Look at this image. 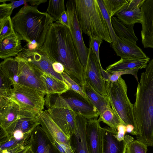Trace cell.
I'll use <instances>...</instances> for the list:
<instances>
[{
  "label": "cell",
  "instance_id": "5b68a950",
  "mask_svg": "<svg viewBox=\"0 0 153 153\" xmlns=\"http://www.w3.org/2000/svg\"><path fill=\"white\" fill-rule=\"evenodd\" d=\"M105 82L106 97L111 108L125 126L131 125L134 129L133 105L127 96L125 80L120 76L115 82Z\"/></svg>",
  "mask_w": 153,
  "mask_h": 153
},
{
  "label": "cell",
  "instance_id": "7bdbcfd3",
  "mask_svg": "<svg viewBox=\"0 0 153 153\" xmlns=\"http://www.w3.org/2000/svg\"><path fill=\"white\" fill-rule=\"evenodd\" d=\"M60 23L70 29L68 16L66 11H65L62 14L59 21Z\"/></svg>",
  "mask_w": 153,
  "mask_h": 153
},
{
  "label": "cell",
  "instance_id": "d6986e66",
  "mask_svg": "<svg viewBox=\"0 0 153 153\" xmlns=\"http://www.w3.org/2000/svg\"><path fill=\"white\" fill-rule=\"evenodd\" d=\"M30 145L33 153H60L39 125L31 133Z\"/></svg>",
  "mask_w": 153,
  "mask_h": 153
},
{
  "label": "cell",
  "instance_id": "4fadbf2b",
  "mask_svg": "<svg viewBox=\"0 0 153 153\" xmlns=\"http://www.w3.org/2000/svg\"><path fill=\"white\" fill-rule=\"evenodd\" d=\"M36 115L40 125L51 142L56 141L71 147L70 138L67 136L54 122L47 110H42Z\"/></svg>",
  "mask_w": 153,
  "mask_h": 153
},
{
  "label": "cell",
  "instance_id": "4dcf8cb0",
  "mask_svg": "<svg viewBox=\"0 0 153 153\" xmlns=\"http://www.w3.org/2000/svg\"><path fill=\"white\" fill-rule=\"evenodd\" d=\"M111 17L115 15L128 2V0H103Z\"/></svg>",
  "mask_w": 153,
  "mask_h": 153
},
{
  "label": "cell",
  "instance_id": "52a82bcc",
  "mask_svg": "<svg viewBox=\"0 0 153 153\" xmlns=\"http://www.w3.org/2000/svg\"><path fill=\"white\" fill-rule=\"evenodd\" d=\"M45 95L33 88L14 84L9 99L16 102L21 109L36 115L44 108Z\"/></svg>",
  "mask_w": 153,
  "mask_h": 153
},
{
  "label": "cell",
  "instance_id": "8992f818",
  "mask_svg": "<svg viewBox=\"0 0 153 153\" xmlns=\"http://www.w3.org/2000/svg\"><path fill=\"white\" fill-rule=\"evenodd\" d=\"M45 99L50 116L64 133L70 138L76 128L78 114L60 95L46 94Z\"/></svg>",
  "mask_w": 153,
  "mask_h": 153
},
{
  "label": "cell",
  "instance_id": "603a6c76",
  "mask_svg": "<svg viewBox=\"0 0 153 153\" xmlns=\"http://www.w3.org/2000/svg\"><path fill=\"white\" fill-rule=\"evenodd\" d=\"M20 37L16 33L0 41V58L6 59L17 55L23 50Z\"/></svg>",
  "mask_w": 153,
  "mask_h": 153
},
{
  "label": "cell",
  "instance_id": "f6af8a7d",
  "mask_svg": "<svg viewBox=\"0 0 153 153\" xmlns=\"http://www.w3.org/2000/svg\"><path fill=\"white\" fill-rule=\"evenodd\" d=\"M10 1L12 3L13 5L14 8H17L22 5L25 4L27 2H28V0H20L19 1H13V0H1V2H5L6 1Z\"/></svg>",
  "mask_w": 153,
  "mask_h": 153
},
{
  "label": "cell",
  "instance_id": "9c48e42d",
  "mask_svg": "<svg viewBox=\"0 0 153 153\" xmlns=\"http://www.w3.org/2000/svg\"><path fill=\"white\" fill-rule=\"evenodd\" d=\"M18 63L19 83L37 90L45 95L47 90L40 77L42 71L34 64L24 59L15 57Z\"/></svg>",
  "mask_w": 153,
  "mask_h": 153
},
{
  "label": "cell",
  "instance_id": "ac0fdd59",
  "mask_svg": "<svg viewBox=\"0 0 153 153\" xmlns=\"http://www.w3.org/2000/svg\"><path fill=\"white\" fill-rule=\"evenodd\" d=\"M146 0H128V3L115 15L116 17L127 25L141 23L142 21L141 7Z\"/></svg>",
  "mask_w": 153,
  "mask_h": 153
},
{
  "label": "cell",
  "instance_id": "4316f807",
  "mask_svg": "<svg viewBox=\"0 0 153 153\" xmlns=\"http://www.w3.org/2000/svg\"><path fill=\"white\" fill-rule=\"evenodd\" d=\"M40 77L46 88L47 94H56L60 95L69 89L64 81L42 71Z\"/></svg>",
  "mask_w": 153,
  "mask_h": 153
},
{
  "label": "cell",
  "instance_id": "e0dca14e",
  "mask_svg": "<svg viewBox=\"0 0 153 153\" xmlns=\"http://www.w3.org/2000/svg\"><path fill=\"white\" fill-rule=\"evenodd\" d=\"M140 8L142 43L144 48H153V0H146Z\"/></svg>",
  "mask_w": 153,
  "mask_h": 153
},
{
  "label": "cell",
  "instance_id": "f35d334b",
  "mask_svg": "<svg viewBox=\"0 0 153 153\" xmlns=\"http://www.w3.org/2000/svg\"><path fill=\"white\" fill-rule=\"evenodd\" d=\"M14 9L12 3L3 2L0 5V21L10 16Z\"/></svg>",
  "mask_w": 153,
  "mask_h": 153
},
{
  "label": "cell",
  "instance_id": "bcb514c9",
  "mask_svg": "<svg viewBox=\"0 0 153 153\" xmlns=\"http://www.w3.org/2000/svg\"><path fill=\"white\" fill-rule=\"evenodd\" d=\"M47 1L46 0H29L28 2L31 5V6H33L34 5H38L42 3L45 2Z\"/></svg>",
  "mask_w": 153,
  "mask_h": 153
},
{
  "label": "cell",
  "instance_id": "7402d4cb",
  "mask_svg": "<svg viewBox=\"0 0 153 153\" xmlns=\"http://www.w3.org/2000/svg\"><path fill=\"white\" fill-rule=\"evenodd\" d=\"M111 47L121 59H139L148 57L136 44L123 40L118 36Z\"/></svg>",
  "mask_w": 153,
  "mask_h": 153
},
{
  "label": "cell",
  "instance_id": "e575fe53",
  "mask_svg": "<svg viewBox=\"0 0 153 153\" xmlns=\"http://www.w3.org/2000/svg\"><path fill=\"white\" fill-rule=\"evenodd\" d=\"M148 146L142 141L134 140L127 144L126 153H147Z\"/></svg>",
  "mask_w": 153,
  "mask_h": 153
},
{
  "label": "cell",
  "instance_id": "484cf974",
  "mask_svg": "<svg viewBox=\"0 0 153 153\" xmlns=\"http://www.w3.org/2000/svg\"><path fill=\"white\" fill-rule=\"evenodd\" d=\"M111 21L114 31L120 39L136 44L138 39L134 31V24L127 25L114 16L111 17Z\"/></svg>",
  "mask_w": 153,
  "mask_h": 153
},
{
  "label": "cell",
  "instance_id": "8fae6325",
  "mask_svg": "<svg viewBox=\"0 0 153 153\" xmlns=\"http://www.w3.org/2000/svg\"><path fill=\"white\" fill-rule=\"evenodd\" d=\"M60 95L74 111L87 120L97 118L99 116L96 108L89 100L79 93L69 89Z\"/></svg>",
  "mask_w": 153,
  "mask_h": 153
},
{
  "label": "cell",
  "instance_id": "ee69618b",
  "mask_svg": "<svg viewBox=\"0 0 153 153\" xmlns=\"http://www.w3.org/2000/svg\"><path fill=\"white\" fill-rule=\"evenodd\" d=\"M52 66L53 70L57 73L62 74L65 72L64 66L59 62H53Z\"/></svg>",
  "mask_w": 153,
  "mask_h": 153
},
{
  "label": "cell",
  "instance_id": "ab89813d",
  "mask_svg": "<svg viewBox=\"0 0 153 153\" xmlns=\"http://www.w3.org/2000/svg\"><path fill=\"white\" fill-rule=\"evenodd\" d=\"M60 153H75L71 147L56 141L51 142Z\"/></svg>",
  "mask_w": 153,
  "mask_h": 153
},
{
  "label": "cell",
  "instance_id": "ba28073f",
  "mask_svg": "<svg viewBox=\"0 0 153 153\" xmlns=\"http://www.w3.org/2000/svg\"><path fill=\"white\" fill-rule=\"evenodd\" d=\"M70 30L79 60L85 71L89 53V48L84 43L82 32L77 18L75 0H69L66 3Z\"/></svg>",
  "mask_w": 153,
  "mask_h": 153
},
{
  "label": "cell",
  "instance_id": "9a60e30c",
  "mask_svg": "<svg viewBox=\"0 0 153 153\" xmlns=\"http://www.w3.org/2000/svg\"><path fill=\"white\" fill-rule=\"evenodd\" d=\"M97 118L87 120L86 137L89 153H103L104 128Z\"/></svg>",
  "mask_w": 153,
  "mask_h": 153
},
{
  "label": "cell",
  "instance_id": "6da1fadb",
  "mask_svg": "<svg viewBox=\"0 0 153 153\" xmlns=\"http://www.w3.org/2000/svg\"><path fill=\"white\" fill-rule=\"evenodd\" d=\"M39 50L51 62L62 64L65 72L82 88L86 82L85 70L69 28L59 21L53 23Z\"/></svg>",
  "mask_w": 153,
  "mask_h": 153
},
{
  "label": "cell",
  "instance_id": "2e32d148",
  "mask_svg": "<svg viewBox=\"0 0 153 153\" xmlns=\"http://www.w3.org/2000/svg\"><path fill=\"white\" fill-rule=\"evenodd\" d=\"M30 112L21 109L13 101L0 97L1 129H6L19 118Z\"/></svg>",
  "mask_w": 153,
  "mask_h": 153
},
{
  "label": "cell",
  "instance_id": "7a4b0ae2",
  "mask_svg": "<svg viewBox=\"0 0 153 153\" xmlns=\"http://www.w3.org/2000/svg\"><path fill=\"white\" fill-rule=\"evenodd\" d=\"M141 74L133 105L137 140L153 147V59Z\"/></svg>",
  "mask_w": 153,
  "mask_h": 153
},
{
  "label": "cell",
  "instance_id": "74e56055",
  "mask_svg": "<svg viewBox=\"0 0 153 153\" xmlns=\"http://www.w3.org/2000/svg\"><path fill=\"white\" fill-rule=\"evenodd\" d=\"M89 47H90L93 52L96 55L97 58L101 63L99 54V49L103 41L98 36H93L90 38Z\"/></svg>",
  "mask_w": 153,
  "mask_h": 153
},
{
  "label": "cell",
  "instance_id": "cb8c5ba5",
  "mask_svg": "<svg viewBox=\"0 0 153 153\" xmlns=\"http://www.w3.org/2000/svg\"><path fill=\"white\" fill-rule=\"evenodd\" d=\"M149 60V57L139 59L121 58L118 61L107 67L105 70L110 73L134 69H141L146 68Z\"/></svg>",
  "mask_w": 153,
  "mask_h": 153
},
{
  "label": "cell",
  "instance_id": "7dc6e473",
  "mask_svg": "<svg viewBox=\"0 0 153 153\" xmlns=\"http://www.w3.org/2000/svg\"><path fill=\"white\" fill-rule=\"evenodd\" d=\"M126 132L130 133L131 134L133 135L134 127L131 125H127L126 126Z\"/></svg>",
  "mask_w": 153,
  "mask_h": 153
},
{
  "label": "cell",
  "instance_id": "d590c367",
  "mask_svg": "<svg viewBox=\"0 0 153 153\" xmlns=\"http://www.w3.org/2000/svg\"><path fill=\"white\" fill-rule=\"evenodd\" d=\"M62 75L63 77L64 81L68 85L70 89L79 93L84 98L88 99L82 88L80 85L72 79L65 72L62 74Z\"/></svg>",
  "mask_w": 153,
  "mask_h": 153
},
{
  "label": "cell",
  "instance_id": "30bf717a",
  "mask_svg": "<svg viewBox=\"0 0 153 153\" xmlns=\"http://www.w3.org/2000/svg\"><path fill=\"white\" fill-rule=\"evenodd\" d=\"M86 69L85 71L86 81L96 91L107 98L105 82L102 76L101 63L89 47Z\"/></svg>",
  "mask_w": 153,
  "mask_h": 153
},
{
  "label": "cell",
  "instance_id": "d4e9b609",
  "mask_svg": "<svg viewBox=\"0 0 153 153\" xmlns=\"http://www.w3.org/2000/svg\"><path fill=\"white\" fill-rule=\"evenodd\" d=\"M82 88L88 99L96 108L99 116L107 108L111 107L108 99L96 91L86 81Z\"/></svg>",
  "mask_w": 153,
  "mask_h": 153
},
{
  "label": "cell",
  "instance_id": "d6a6232c",
  "mask_svg": "<svg viewBox=\"0 0 153 153\" xmlns=\"http://www.w3.org/2000/svg\"><path fill=\"white\" fill-rule=\"evenodd\" d=\"M13 87L10 80L0 72V97L9 99Z\"/></svg>",
  "mask_w": 153,
  "mask_h": 153
},
{
  "label": "cell",
  "instance_id": "b9f144b4",
  "mask_svg": "<svg viewBox=\"0 0 153 153\" xmlns=\"http://www.w3.org/2000/svg\"><path fill=\"white\" fill-rule=\"evenodd\" d=\"M30 139L28 141L23 143L16 147L7 150L0 151V153H14L22 149L25 148L30 146Z\"/></svg>",
  "mask_w": 153,
  "mask_h": 153
},
{
  "label": "cell",
  "instance_id": "60d3db41",
  "mask_svg": "<svg viewBox=\"0 0 153 153\" xmlns=\"http://www.w3.org/2000/svg\"><path fill=\"white\" fill-rule=\"evenodd\" d=\"M117 133L114 136L119 141H123L125 138V134L126 132V126L123 124H120L117 127Z\"/></svg>",
  "mask_w": 153,
  "mask_h": 153
},
{
  "label": "cell",
  "instance_id": "5bb4252c",
  "mask_svg": "<svg viewBox=\"0 0 153 153\" xmlns=\"http://www.w3.org/2000/svg\"><path fill=\"white\" fill-rule=\"evenodd\" d=\"M40 125L36 114L29 112L16 120L5 130L1 129L0 138L18 133L30 135L32 131Z\"/></svg>",
  "mask_w": 153,
  "mask_h": 153
},
{
  "label": "cell",
  "instance_id": "f546056e",
  "mask_svg": "<svg viewBox=\"0 0 153 153\" xmlns=\"http://www.w3.org/2000/svg\"><path fill=\"white\" fill-rule=\"evenodd\" d=\"M64 0L49 1L47 10V13L58 21L62 13L65 11Z\"/></svg>",
  "mask_w": 153,
  "mask_h": 153
},
{
  "label": "cell",
  "instance_id": "f1b7e54d",
  "mask_svg": "<svg viewBox=\"0 0 153 153\" xmlns=\"http://www.w3.org/2000/svg\"><path fill=\"white\" fill-rule=\"evenodd\" d=\"M99 116L98 120L100 122H102L110 128L116 131H117V127L119 125L122 124L124 125L120 119L114 112L111 107L107 108Z\"/></svg>",
  "mask_w": 153,
  "mask_h": 153
},
{
  "label": "cell",
  "instance_id": "83f0119b",
  "mask_svg": "<svg viewBox=\"0 0 153 153\" xmlns=\"http://www.w3.org/2000/svg\"><path fill=\"white\" fill-rule=\"evenodd\" d=\"M0 72L14 84H19V66L16 58L10 57L1 62L0 64Z\"/></svg>",
  "mask_w": 153,
  "mask_h": 153
},
{
  "label": "cell",
  "instance_id": "44dd1931",
  "mask_svg": "<svg viewBox=\"0 0 153 153\" xmlns=\"http://www.w3.org/2000/svg\"><path fill=\"white\" fill-rule=\"evenodd\" d=\"M104 129L103 153H126L127 145L133 137L126 135L124 140L120 142L114 136L117 131L109 127Z\"/></svg>",
  "mask_w": 153,
  "mask_h": 153
},
{
  "label": "cell",
  "instance_id": "1f68e13d",
  "mask_svg": "<svg viewBox=\"0 0 153 153\" xmlns=\"http://www.w3.org/2000/svg\"><path fill=\"white\" fill-rule=\"evenodd\" d=\"M97 1L109 30L112 41V43L114 44L116 41L117 36L114 31L111 21V17L105 6L103 0H97Z\"/></svg>",
  "mask_w": 153,
  "mask_h": 153
},
{
  "label": "cell",
  "instance_id": "681fc988",
  "mask_svg": "<svg viewBox=\"0 0 153 153\" xmlns=\"http://www.w3.org/2000/svg\"><path fill=\"white\" fill-rule=\"evenodd\" d=\"M24 153H33L30 146L27 148L26 150Z\"/></svg>",
  "mask_w": 153,
  "mask_h": 153
},
{
  "label": "cell",
  "instance_id": "7c38bea8",
  "mask_svg": "<svg viewBox=\"0 0 153 153\" xmlns=\"http://www.w3.org/2000/svg\"><path fill=\"white\" fill-rule=\"evenodd\" d=\"M16 56L34 64L42 72L64 81L62 74L57 73L53 70L52 66L53 62L39 49L31 50L23 48Z\"/></svg>",
  "mask_w": 153,
  "mask_h": 153
},
{
  "label": "cell",
  "instance_id": "836d02e7",
  "mask_svg": "<svg viewBox=\"0 0 153 153\" xmlns=\"http://www.w3.org/2000/svg\"><path fill=\"white\" fill-rule=\"evenodd\" d=\"M0 41L15 33L10 16L0 21Z\"/></svg>",
  "mask_w": 153,
  "mask_h": 153
},
{
  "label": "cell",
  "instance_id": "c3c4849f",
  "mask_svg": "<svg viewBox=\"0 0 153 153\" xmlns=\"http://www.w3.org/2000/svg\"><path fill=\"white\" fill-rule=\"evenodd\" d=\"M28 146L25 148H24L23 149H22L20 150H19L16 152H15L14 153H24L27 149V148L30 146Z\"/></svg>",
  "mask_w": 153,
  "mask_h": 153
},
{
  "label": "cell",
  "instance_id": "8d00e7d4",
  "mask_svg": "<svg viewBox=\"0 0 153 153\" xmlns=\"http://www.w3.org/2000/svg\"><path fill=\"white\" fill-rule=\"evenodd\" d=\"M139 70L138 69H137L125 71L112 72L110 73L111 74L108 81L112 82H115L118 80L120 76H121V75L125 74H130L134 76L138 83L137 72Z\"/></svg>",
  "mask_w": 153,
  "mask_h": 153
},
{
  "label": "cell",
  "instance_id": "3957f363",
  "mask_svg": "<svg viewBox=\"0 0 153 153\" xmlns=\"http://www.w3.org/2000/svg\"><path fill=\"white\" fill-rule=\"evenodd\" d=\"M15 33L27 43L28 49L39 50L43 45L51 25L55 20L47 12L26 5L11 18Z\"/></svg>",
  "mask_w": 153,
  "mask_h": 153
},
{
  "label": "cell",
  "instance_id": "277c9868",
  "mask_svg": "<svg viewBox=\"0 0 153 153\" xmlns=\"http://www.w3.org/2000/svg\"><path fill=\"white\" fill-rule=\"evenodd\" d=\"M75 3L82 32L90 38L98 36L112 43L109 30L97 0H75Z\"/></svg>",
  "mask_w": 153,
  "mask_h": 153
},
{
  "label": "cell",
  "instance_id": "ffe728a7",
  "mask_svg": "<svg viewBox=\"0 0 153 153\" xmlns=\"http://www.w3.org/2000/svg\"><path fill=\"white\" fill-rule=\"evenodd\" d=\"M87 120L80 114L76 117V127L70 138L71 147L75 153H89L86 137Z\"/></svg>",
  "mask_w": 153,
  "mask_h": 153
}]
</instances>
